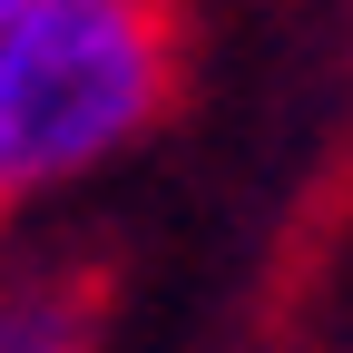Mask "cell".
I'll list each match as a JSON object with an SVG mask.
<instances>
[{
    "label": "cell",
    "mask_w": 353,
    "mask_h": 353,
    "mask_svg": "<svg viewBox=\"0 0 353 353\" xmlns=\"http://www.w3.org/2000/svg\"><path fill=\"white\" fill-rule=\"evenodd\" d=\"M157 0H20L0 20V216L138 148L167 108Z\"/></svg>",
    "instance_id": "cell-1"
},
{
    "label": "cell",
    "mask_w": 353,
    "mask_h": 353,
    "mask_svg": "<svg viewBox=\"0 0 353 353\" xmlns=\"http://www.w3.org/2000/svg\"><path fill=\"white\" fill-rule=\"evenodd\" d=\"M0 353H88V294L69 275H0Z\"/></svg>",
    "instance_id": "cell-2"
},
{
    "label": "cell",
    "mask_w": 353,
    "mask_h": 353,
    "mask_svg": "<svg viewBox=\"0 0 353 353\" xmlns=\"http://www.w3.org/2000/svg\"><path fill=\"white\" fill-rule=\"evenodd\" d=\"M10 10H20V0H0V20H10Z\"/></svg>",
    "instance_id": "cell-3"
}]
</instances>
